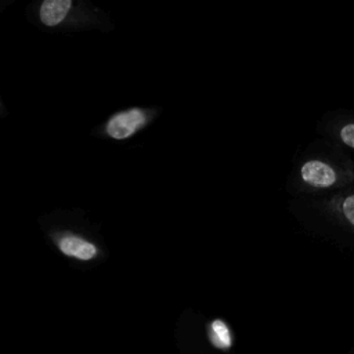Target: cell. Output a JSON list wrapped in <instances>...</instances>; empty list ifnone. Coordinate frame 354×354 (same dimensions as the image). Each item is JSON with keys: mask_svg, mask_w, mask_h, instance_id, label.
I'll use <instances>...</instances> for the list:
<instances>
[{"mask_svg": "<svg viewBox=\"0 0 354 354\" xmlns=\"http://www.w3.org/2000/svg\"><path fill=\"white\" fill-rule=\"evenodd\" d=\"M300 176L307 185L314 188H329L337 180L335 169L330 165L317 159L306 162L300 169Z\"/></svg>", "mask_w": 354, "mask_h": 354, "instance_id": "7a4b0ae2", "label": "cell"}, {"mask_svg": "<svg viewBox=\"0 0 354 354\" xmlns=\"http://www.w3.org/2000/svg\"><path fill=\"white\" fill-rule=\"evenodd\" d=\"M340 140L344 145L354 148V123H347L340 129Z\"/></svg>", "mask_w": 354, "mask_h": 354, "instance_id": "52a82bcc", "label": "cell"}, {"mask_svg": "<svg viewBox=\"0 0 354 354\" xmlns=\"http://www.w3.org/2000/svg\"><path fill=\"white\" fill-rule=\"evenodd\" d=\"M58 249L68 257H75L77 260H91L97 256V246L87 239L76 235H64L58 239Z\"/></svg>", "mask_w": 354, "mask_h": 354, "instance_id": "3957f363", "label": "cell"}, {"mask_svg": "<svg viewBox=\"0 0 354 354\" xmlns=\"http://www.w3.org/2000/svg\"><path fill=\"white\" fill-rule=\"evenodd\" d=\"M145 123V113L138 108H133L113 115L106 124V134L115 140H124L133 136Z\"/></svg>", "mask_w": 354, "mask_h": 354, "instance_id": "6da1fadb", "label": "cell"}, {"mask_svg": "<svg viewBox=\"0 0 354 354\" xmlns=\"http://www.w3.org/2000/svg\"><path fill=\"white\" fill-rule=\"evenodd\" d=\"M342 212L346 220L354 227V194L348 195L342 202Z\"/></svg>", "mask_w": 354, "mask_h": 354, "instance_id": "8992f818", "label": "cell"}, {"mask_svg": "<svg viewBox=\"0 0 354 354\" xmlns=\"http://www.w3.org/2000/svg\"><path fill=\"white\" fill-rule=\"evenodd\" d=\"M71 7V0H46L41 3L39 10L40 21L46 26H57L65 19Z\"/></svg>", "mask_w": 354, "mask_h": 354, "instance_id": "277c9868", "label": "cell"}, {"mask_svg": "<svg viewBox=\"0 0 354 354\" xmlns=\"http://www.w3.org/2000/svg\"><path fill=\"white\" fill-rule=\"evenodd\" d=\"M210 330H212V342L217 347L228 348L231 346V335H230L227 325L223 321H220V319L213 321Z\"/></svg>", "mask_w": 354, "mask_h": 354, "instance_id": "5b68a950", "label": "cell"}]
</instances>
